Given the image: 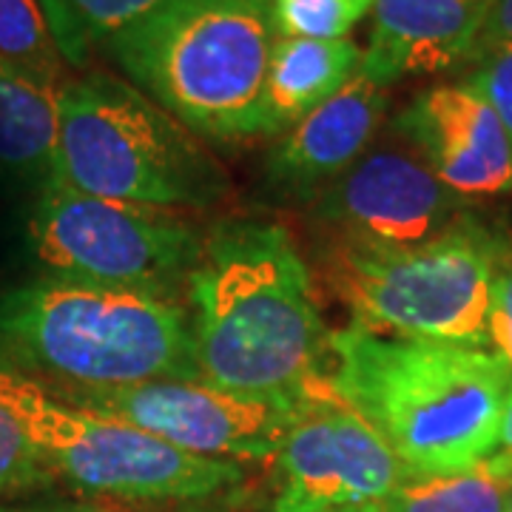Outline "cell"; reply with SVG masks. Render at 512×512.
<instances>
[{"label":"cell","instance_id":"1","mask_svg":"<svg viewBox=\"0 0 512 512\" xmlns=\"http://www.w3.org/2000/svg\"><path fill=\"white\" fill-rule=\"evenodd\" d=\"M191 291L197 376L259 399H296L319 373L328 333L313 276L288 228L231 220L202 239Z\"/></svg>","mask_w":512,"mask_h":512},{"label":"cell","instance_id":"2","mask_svg":"<svg viewBox=\"0 0 512 512\" xmlns=\"http://www.w3.org/2000/svg\"><path fill=\"white\" fill-rule=\"evenodd\" d=\"M336 393L365 416L407 473H458L498 450L512 367L490 348L384 336H328Z\"/></svg>","mask_w":512,"mask_h":512},{"label":"cell","instance_id":"3","mask_svg":"<svg viewBox=\"0 0 512 512\" xmlns=\"http://www.w3.org/2000/svg\"><path fill=\"white\" fill-rule=\"evenodd\" d=\"M0 348L55 393L197 379L191 319L165 293L40 279L0 299Z\"/></svg>","mask_w":512,"mask_h":512},{"label":"cell","instance_id":"4","mask_svg":"<svg viewBox=\"0 0 512 512\" xmlns=\"http://www.w3.org/2000/svg\"><path fill=\"white\" fill-rule=\"evenodd\" d=\"M271 0H165L106 43L131 86L211 143L265 137Z\"/></svg>","mask_w":512,"mask_h":512},{"label":"cell","instance_id":"5","mask_svg":"<svg viewBox=\"0 0 512 512\" xmlns=\"http://www.w3.org/2000/svg\"><path fill=\"white\" fill-rule=\"evenodd\" d=\"M57 109L52 183L157 208H208L225 197L228 177L200 137L126 80L69 77Z\"/></svg>","mask_w":512,"mask_h":512},{"label":"cell","instance_id":"6","mask_svg":"<svg viewBox=\"0 0 512 512\" xmlns=\"http://www.w3.org/2000/svg\"><path fill=\"white\" fill-rule=\"evenodd\" d=\"M504 248L473 220L439 237L384 248L336 239L322 265L353 325L404 339L487 348L490 291Z\"/></svg>","mask_w":512,"mask_h":512},{"label":"cell","instance_id":"7","mask_svg":"<svg viewBox=\"0 0 512 512\" xmlns=\"http://www.w3.org/2000/svg\"><path fill=\"white\" fill-rule=\"evenodd\" d=\"M29 239L57 279L165 296L188 279L202 251L197 228L171 208L92 197L60 183L43 185Z\"/></svg>","mask_w":512,"mask_h":512},{"label":"cell","instance_id":"8","mask_svg":"<svg viewBox=\"0 0 512 512\" xmlns=\"http://www.w3.org/2000/svg\"><path fill=\"white\" fill-rule=\"evenodd\" d=\"M32 430L55 481L123 501H202L242 481L234 461L194 456L137 424L55 399L43 384Z\"/></svg>","mask_w":512,"mask_h":512},{"label":"cell","instance_id":"9","mask_svg":"<svg viewBox=\"0 0 512 512\" xmlns=\"http://www.w3.org/2000/svg\"><path fill=\"white\" fill-rule=\"evenodd\" d=\"M276 467L274 512L384 507L407 476L390 444L336 393L322 370L293 399Z\"/></svg>","mask_w":512,"mask_h":512},{"label":"cell","instance_id":"10","mask_svg":"<svg viewBox=\"0 0 512 512\" xmlns=\"http://www.w3.org/2000/svg\"><path fill=\"white\" fill-rule=\"evenodd\" d=\"M55 399L137 424L185 453L234 464L276 458L293 413L291 399L242 396L200 376L60 393Z\"/></svg>","mask_w":512,"mask_h":512},{"label":"cell","instance_id":"11","mask_svg":"<svg viewBox=\"0 0 512 512\" xmlns=\"http://www.w3.org/2000/svg\"><path fill=\"white\" fill-rule=\"evenodd\" d=\"M456 197L402 137L370 143L322 200L342 237L362 245L407 248L439 237L456 222Z\"/></svg>","mask_w":512,"mask_h":512},{"label":"cell","instance_id":"12","mask_svg":"<svg viewBox=\"0 0 512 512\" xmlns=\"http://www.w3.org/2000/svg\"><path fill=\"white\" fill-rule=\"evenodd\" d=\"M396 134L461 200L512 191V143L490 103L467 83H441L399 114Z\"/></svg>","mask_w":512,"mask_h":512},{"label":"cell","instance_id":"13","mask_svg":"<svg viewBox=\"0 0 512 512\" xmlns=\"http://www.w3.org/2000/svg\"><path fill=\"white\" fill-rule=\"evenodd\" d=\"M490 0H373L367 80L390 89L410 74H436L470 60Z\"/></svg>","mask_w":512,"mask_h":512},{"label":"cell","instance_id":"14","mask_svg":"<svg viewBox=\"0 0 512 512\" xmlns=\"http://www.w3.org/2000/svg\"><path fill=\"white\" fill-rule=\"evenodd\" d=\"M387 111V89L359 72L342 92L302 117L276 143L268 171L285 188L333 183L373 143Z\"/></svg>","mask_w":512,"mask_h":512},{"label":"cell","instance_id":"15","mask_svg":"<svg viewBox=\"0 0 512 512\" xmlns=\"http://www.w3.org/2000/svg\"><path fill=\"white\" fill-rule=\"evenodd\" d=\"M362 69V49L342 40L276 37L262 92L265 137L285 134L325 100L342 92Z\"/></svg>","mask_w":512,"mask_h":512},{"label":"cell","instance_id":"16","mask_svg":"<svg viewBox=\"0 0 512 512\" xmlns=\"http://www.w3.org/2000/svg\"><path fill=\"white\" fill-rule=\"evenodd\" d=\"M57 92L0 66V165L40 185L57 165Z\"/></svg>","mask_w":512,"mask_h":512},{"label":"cell","instance_id":"17","mask_svg":"<svg viewBox=\"0 0 512 512\" xmlns=\"http://www.w3.org/2000/svg\"><path fill=\"white\" fill-rule=\"evenodd\" d=\"M512 458L493 453L458 473H407L384 512H507Z\"/></svg>","mask_w":512,"mask_h":512},{"label":"cell","instance_id":"18","mask_svg":"<svg viewBox=\"0 0 512 512\" xmlns=\"http://www.w3.org/2000/svg\"><path fill=\"white\" fill-rule=\"evenodd\" d=\"M40 382L15 367H0V501L55 484L32 430Z\"/></svg>","mask_w":512,"mask_h":512},{"label":"cell","instance_id":"19","mask_svg":"<svg viewBox=\"0 0 512 512\" xmlns=\"http://www.w3.org/2000/svg\"><path fill=\"white\" fill-rule=\"evenodd\" d=\"M0 66L55 92L69 80L46 0H0Z\"/></svg>","mask_w":512,"mask_h":512},{"label":"cell","instance_id":"20","mask_svg":"<svg viewBox=\"0 0 512 512\" xmlns=\"http://www.w3.org/2000/svg\"><path fill=\"white\" fill-rule=\"evenodd\" d=\"M373 9V0H271L276 37L342 40Z\"/></svg>","mask_w":512,"mask_h":512},{"label":"cell","instance_id":"21","mask_svg":"<svg viewBox=\"0 0 512 512\" xmlns=\"http://www.w3.org/2000/svg\"><path fill=\"white\" fill-rule=\"evenodd\" d=\"M163 3L165 0H57V9L66 20V35L109 43L111 37L126 32Z\"/></svg>","mask_w":512,"mask_h":512},{"label":"cell","instance_id":"22","mask_svg":"<svg viewBox=\"0 0 512 512\" xmlns=\"http://www.w3.org/2000/svg\"><path fill=\"white\" fill-rule=\"evenodd\" d=\"M467 66L470 72L464 74L461 83H467L490 103V109L498 114L512 143V43L493 46L481 55L470 57Z\"/></svg>","mask_w":512,"mask_h":512},{"label":"cell","instance_id":"23","mask_svg":"<svg viewBox=\"0 0 512 512\" xmlns=\"http://www.w3.org/2000/svg\"><path fill=\"white\" fill-rule=\"evenodd\" d=\"M487 345L512 367V254H501L490 291Z\"/></svg>","mask_w":512,"mask_h":512},{"label":"cell","instance_id":"24","mask_svg":"<svg viewBox=\"0 0 512 512\" xmlns=\"http://www.w3.org/2000/svg\"><path fill=\"white\" fill-rule=\"evenodd\" d=\"M504 43H512V0H490L470 57L481 55L493 46H504Z\"/></svg>","mask_w":512,"mask_h":512},{"label":"cell","instance_id":"25","mask_svg":"<svg viewBox=\"0 0 512 512\" xmlns=\"http://www.w3.org/2000/svg\"><path fill=\"white\" fill-rule=\"evenodd\" d=\"M495 453H504L507 458H512V387L510 396H507V404H504L501 433H498V450H495Z\"/></svg>","mask_w":512,"mask_h":512},{"label":"cell","instance_id":"26","mask_svg":"<svg viewBox=\"0 0 512 512\" xmlns=\"http://www.w3.org/2000/svg\"><path fill=\"white\" fill-rule=\"evenodd\" d=\"M0 512H117V510H100V507H20V510H9V507H0Z\"/></svg>","mask_w":512,"mask_h":512},{"label":"cell","instance_id":"27","mask_svg":"<svg viewBox=\"0 0 512 512\" xmlns=\"http://www.w3.org/2000/svg\"><path fill=\"white\" fill-rule=\"evenodd\" d=\"M336 512H384V507H350V510H336Z\"/></svg>","mask_w":512,"mask_h":512},{"label":"cell","instance_id":"28","mask_svg":"<svg viewBox=\"0 0 512 512\" xmlns=\"http://www.w3.org/2000/svg\"><path fill=\"white\" fill-rule=\"evenodd\" d=\"M507 512H512V495H510V504H507Z\"/></svg>","mask_w":512,"mask_h":512}]
</instances>
